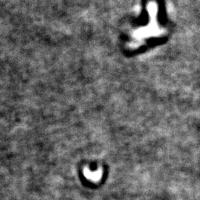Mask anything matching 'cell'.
Masks as SVG:
<instances>
[{
  "label": "cell",
  "instance_id": "6da1fadb",
  "mask_svg": "<svg viewBox=\"0 0 200 200\" xmlns=\"http://www.w3.org/2000/svg\"><path fill=\"white\" fill-rule=\"evenodd\" d=\"M86 174H87L86 175H87V177H89V179H91L92 180H97V179H98L100 178V177H101V172H90V173L89 172H87Z\"/></svg>",
  "mask_w": 200,
  "mask_h": 200
}]
</instances>
